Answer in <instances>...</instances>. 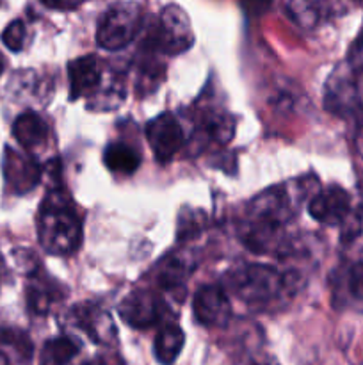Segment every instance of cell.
<instances>
[{
    "label": "cell",
    "mask_w": 363,
    "mask_h": 365,
    "mask_svg": "<svg viewBox=\"0 0 363 365\" xmlns=\"http://www.w3.org/2000/svg\"><path fill=\"white\" fill-rule=\"evenodd\" d=\"M347 66L351 68L352 73L363 75V29L356 36L354 41L351 43V46H349Z\"/></svg>",
    "instance_id": "cell-27"
},
{
    "label": "cell",
    "mask_w": 363,
    "mask_h": 365,
    "mask_svg": "<svg viewBox=\"0 0 363 365\" xmlns=\"http://www.w3.org/2000/svg\"><path fill=\"white\" fill-rule=\"evenodd\" d=\"M184 342L185 335L182 328L174 323H166L155 337V346H153L155 359L164 365L173 364L180 355Z\"/></svg>",
    "instance_id": "cell-20"
},
{
    "label": "cell",
    "mask_w": 363,
    "mask_h": 365,
    "mask_svg": "<svg viewBox=\"0 0 363 365\" xmlns=\"http://www.w3.org/2000/svg\"><path fill=\"white\" fill-rule=\"evenodd\" d=\"M70 323L88 335L95 344L110 346L116 342L117 334L112 317L95 303H78L70 310Z\"/></svg>",
    "instance_id": "cell-11"
},
{
    "label": "cell",
    "mask_w": 363,
    "mask_h": 365,
    "mask_svg": "<svg viewBox=\"0 0 363 365\" xmlns=\"http://www.w3.org/2000/svg\"><path fill=\"white\" fill-rule=\"evenodd\" d=\"M308 212L319 223L338 227L351 214V198L340 185H330L310 200Z\"/></svg>",
    "instance_id": "cell-13"
},
{
    "label": "cell",
    "mask_w": 363,
    "mask_h": 365,
    "mask_svg": "<svg viewBox=\"0 0 363 365\" xmlns=\"http://www.w3.org/2000/svg\"><path fill=\"white\" fill-rule=\"evenodd\" d=\"M331 299L335 309L363 314V262L342 266L331 274Z\"/></svg>",
    "instance_id": "cell-10"
},
{
    "label": "cell",
    "mask_w": 363,
    "mask_h": 365,
    "mask_svg": "<svg viewBox=\"0 0 363 365\" xmlns=\"http://www.w3.org/2000/svg\"><path fill=\"white\" fill-rule=\"evenodd\" d=\"M287 9L292 20L305 29L313 27L319 20V13H317V7L312 0H290Z\"/></svg>",
    "instance_id": "cell-24"
},
{
    "label": "cell",
    "mask_w": 363,
    "mask_h": 365,
    "mask_svg": "<svg viewBox=\"0 0 363 365\" xmlns=\"http://www.w3.org/2000/svg\"><path fill=\"white\" fill-rule=\"evenodd\" d=\"M294 216V198L287 185H274L267 191L260 192L248 209L246 223L265 230L281 232L283 225Z\"/></svg>",
    "instance_id": "cell-5"
},
{
    "label": "cell",
    "mask_w": 363,
    "mask_h": 365,
    "mask_svg": "<svg viewBox=\"0 0 363 365\" xmlns=\"http://www.w3.org/2000/svg\"><path fill=\"white\" fill-rule=\"evenodd\" d=\"M71 100L89 98L105 77L103 63L96 56L77 57L68 64Z\"/></svg>",
    "instance_id": "cell-14"
},
{
    "label": "cell",
    "mask_w": 363,
    "mask_h": 365,
    "mask_svg": "<svg viewBox=\"0 0 363 365\" xmlns=\"http://www.w3.org/2000/svg\"><path fill=\"white\" fill-rule=\"evenodd\" d=\"M103 164L112 173L132 175L141 164V155L130 145L110 143L103 152Z\"/></svg>",
    "instance_id": "cell-21"
},
{
    "label": "cell",
    "mask_w": 363,
    "mask_h": 365,
    "mask_svg": "<svg viewBox=\"0 0 363 365\" xmlns=\"http://www.w3.org/2000/svg\"><path fill=\"white\" fill-rule=\"evenodd\" d=\"M27 307L36 316H46L57 299L63 298V291L56 280L43 274L41 271H32L27 284Z\"/></svg>",
    "instance_id": "cell-17"
},
{
    "label": "cell",
    "mask_w": 363,
    "mask_h": 365,
    "mask_svg": "<svg viewBox=\"0 0 363 365\" xmlns=\"http://www.w3.org/2000/svg\"><path fill=\"white\" fill-rule=\"evenodd\" d=\"M142 25L141 6L135 2H117L105 11L96 29L100 48L117 52L130 45Z\"/></svg>",
    "instance_id": "cell-4"
},
{
    "label": "cell",
    "mask_w": 363,
    "mask_h": 365,
    "mask_svg": "<svg viewBox=\"0 0 363 365\" xmlns=\"http://www.w3.org/2000/svg\"><path fill=\"white\" fill-rule=\"evenodd\" d=\"M25 36H27V29L21 20H14L4 29L2 41L11 52H20L25 45Z\"/></svg>",
    "instance_id": "cell-26"
},
{
    "label": "cell",
    "mask_w": 363,
    "mask_h": 365,
    "mask_svg": "<svg viewBox=\"0 0 363 365\" xmlns=\"http://www.w3.org/2000/svg\"><path fill=\"white\" fill-rule=\"evenodd\" d=\"M13 135L21 148L27 152H34V150L41 148L48 139V125L39 114L28 110L14 120Z\"/></svg>",
    "instance_id": "cell-18"
},
{
    "label": "cell",
    "mask_w": 363,
    "mask_h": 365,
    "mask_svg": "<svg viewBox=\"0 0 363 365\" xmlns=\"http://www.w3.org/2000/svg\"><path fill=\"white\" fill-rule=\"evenodd\" d=\"M194 45V31L187 13L177 4L164 7L144 38L146 48L153 52L178 56Z\"/></svg>",
    "instance_id": "cell-3"
},
{
    "label": "cell",
    "mask_w": 363,
    "mask_h": 365,
    "mask_svg": "<svg viewBox=\"0 0 363 365\" xmlns=\"http://www.w3.org/2000/svg\"><path fill=\"white\" fill-rule=\"evenodd\" d=\"M125 100V86L123 81L116 73H105L102 84L98 86L95 93L88 98V107L93 110H114L123 103Z\"/></svg>",
    "instance_id": "cell-19"
},
{
    "label": "cell",
    "mask_w": 363,
    "mask_h": 365,
    "mask_svg": "<svg viewBox=\"0 0 363 365\" xmlns=\"http://www.w3.org/2000/svg\"><path fill=\"white\" fill-rule=\"evenodd\" d=\"M146 139L157 163L167 164L184 146V128L174 114L162 113L146 125Z\"/></svg>",
    "instance_id": "cell-8"
},
{
    "label": "cell",
    "mask_w": 363,
    "mask_h": 365,
    "mask_svg": "<svg viewBox=\"0 0 363 365\" xmlns=\"http://www.w3.org/2000/svg\"><path fill=\"white\" fill-rule=\"evenodd\" d=\"M194 317L201 327L221 328L231 319V303L226 291L219 285H203L192 302Z\"/></svg>",
    "instance_id": "cell-12"
},
{
    "label": "cell",
    "mask_w": 363,
    "mask_h": 365,
    "mask_svg": "<svg viewBox=\"0 0 363 365\" xmlns=\"http://www.w3.org/2000/svg\"><path fill=\"white\" fill-rule=\"evenodd\" d=\"M354 77L356 73H352L349 68L347 71L337 70L327 78L324 102L330 113L338 114V116H347L354 113L358 106V88H356Z\"/></svg>",
    "instance_id": "cell-15"
},
{
    "label": "cell",
    "mask_w": 363,
    "mask_h": 365,
    "mask_svg": "<svg viewBox=\"0 0 363 365\" xmlns=\"http://www.w3.org/2000/svg\"><path fill=\"white\" fill-rule=\"evenodd\" d=\"M354 2H358V4H362V6H363V0H354Z\"/></svg>",
    "instance_id": "cell-31"
},
{
    "label": "cell",
    "mask_w": 363,
    "mask_h": 365,
    "mask_svg": "<svg viewBox=\"0 0 363 365\" xmlns=\"http://www.w3.org/2000/svg\"><path fill=\"white\" fill-rule=\"evenodd\" d=\"M205 227V216L201 212H187L180 214V225H178V239L180 241H191Z\"/></svg>",
    "instance_id": "cell-25"
},
{
    "label": "cell",
    "mask_w": 363,
    "mask_h": 365,
    "mask_svg": "<svg viewBox=\"0 0 363 365\" xmlns=\"http://www.w3.org/2000/svg\"><path fill=\"white\" fill-rule=\"evenodd\" d=\"M2 175L6 189L13 195H27L41 180V166L32 159L31 153H21L6 146L2 159Z\"/></svg>",
    "instance_id": "cell-9"
},
{
    "label": "cell",
    "mask_w": 363,
    "mask_h": 365,
    "mask_svg": "<svg viewBox=\"0 0 363 365\" xmlns=\"http://www.w3.org/2000/svg\"><path fill=\"white\" fill-rule=\"evenodd\" d=\"M80 353V344L73 337L50 339L41 353V365H68Z\"/></svg>",
    "instance_id": "cell-22"
},
{
    "label": "cell",
    "mask_w": 363,
    "mask_h": 365,
    "mask_svg": "<svg viewBox=\"0 0 363 365\" xmlns=\"http://www.w3.org/2000/svg\"><path fill=\"white\" fill-rule=\"evenodd\" d=\"M294 274L281 273L265 264H244L228 273L226 285L248 309L256 312L283 305L285 298L295 292Z\"/></svg>",
    "instance_id": "cell-1"
},
{
    "label": "cell",
    "mask_w": 363,
    "mask_h": 365,
    "mask_svg": "<svg viewBox=\"0 0 363 365\" xmlns=\"http://www.w3.org/2000/svg\"><path fill=\"white\" fill-rule=\"evenodd\" d=\"M235 134V118L226 110L209 107L201 110L192 132V152L201 153L206 150L223 148Z\"/></svg>",
    "instance_id": "cell-7"
},
{
    "label": "cell",
    "mask_w": 363,
    "mask_h": 365,
    "mask_svg": "<svg viewBox=\"0 0 363 365\" xmlns=\"http://www.w3.org/2000/svg\"><path fill=\"white\" fill-rule=\"evenodd\" d=\"M39 245L57 257L71 255L82 242V221L73 200L59 185L43 200L38 214Z\"/></svg>",
    "instance_id": "cell-2"
},
{
    "label": "cell",
    "mask_w": 363,
    "mask_h": 365,
    "mask_svg": "<svg viewBox=\"0 0 363 365\" xmlns=\"http://www.w3.org/2000/svg\"><path fill=\"white\" fill-rule=\"evenodd\" d=\"M120 317L135 330H148L162 323L167 314V305L157 292L139 289L125 296L117 305Z\"/></svg>",
    "instance_id": "cell-6"
},
{
    "label": "cell",
    "mask_w": 363,
    "mask_h": 365,
    "mask_svg": "<svg viewBox=\"0 0 363 365\" xmlns=\"http://www.w3.org/2000/svg\"><path fill=\"white\" fill-rule=\"evenodd\" d=\"M41 4L56 11H71L77 9L82 4V0H41Z\"/></svg>",
    "instance_id": "cell-28"
},
{
    "label": "cell",
    "mask_w": 363,
    "mask_h": 365,
    "mask_svg": "<svg viewBox=\"0 0 363 365\" xmlns=\"http://www.w3.org/2000/svg\"><path fill=\"white\" fill-rule=\"evenodd\" d=\"M4 68H6V59H4L2 53H0V75L4 73Z\"/></svg>",
    "instance_id": "cell-30"
},
{
    "label": "cell",
    "mask_w": 363,
    "mask_h": 365,
    "mask_svg": "<svg viewBox=\"0 0 363 365\" xmlns=\"http://www.w3.org/2000/svg\"><path fill=\"white\" fill-rule=\"evenodd\" d=\"M253 365H280L276 362L274 356H263V359H258Z\"/></svg>",
    "instance_id": "cell-29"
},
{
    "label": "cell",
    "mask_w": 363,
    "mask_h": 365,
    "mask_svg": "<svg viewBox=\"0 0 363 365\" xmlns=\"http://www.w3.org/2000/svg\"><path fill=\"white\" fill-rule=\"evenodd\" d=\"M0 346L11 348L21 360H31L32 356V342L27 334L20 330H0Z\"/></svg>",
    "instance_id": "cell-23"
},
{
    "label": "cell",
    "mask_w": 363,
    "mask_h": 365,
    "mask_svg": "<svg viewBox=\"0 0 363 365\" xmlns=\"http://www.w3.org/2000/svg\"><path fill=\"white\" fill-rule=\"evenodd\" d=\"M194 269V260L187 252H174L164 257L157 266L155 280L164 291L167 292H184L185 280Z\"/></svg>",
    "instance_id": "cell-16"
}]
</instances>
